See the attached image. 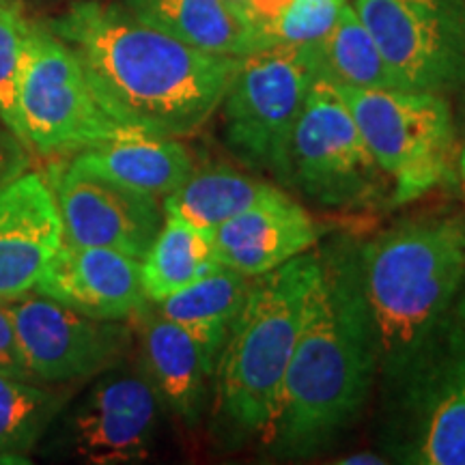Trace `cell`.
<instances>
[{
	"label": "cell",
	"instance_id": "4",
	"mask_svg": "<svg viewBox=\"0 0 465 465\" xmlns=\"http://www.w3.org/2000/svg\"><path fill=\"white\" fill-rule=\"evenodd\" d=\"M317 252L257 276L216 362V422L229 446L267 441L274 429L284 373L298 339Z\"/></svg>",
	"mask_w": 465,
	"mask_h": 465
},
{
	"label": "cell",
	"instance_id": "1",
	"mask_svg": "<svg viewBox=\"0 0 465 465\" xmlns=\"http://www.w3.org/2000/svg\"><path fill=\"white\" fill-rule=\"evenodd\" d=\"M74 52L100 106L127 130L192 136L218 113L235 56L209 54L134 17L75 0L45 25Z\"/></svg>",
	"mask_w": 465,
	"mask_h": 465
},
{
	"label": "cell",
	"instance_id": "8",
	"mask_svg": "<svg viewBox=\"0 0 465 465\" xmlns=\"http://www.w3.org/2000/svg\"><path fill=\"white\" fill-rule=\"evenodd\" d=\"M20 113L28 149L44 155L93 149L127 130L95 100L74 52L48 26L33 22L22 61Z\"/></svg>",
	"mask_w": 465,
	"mask_h": 465
},
{
	"label": "cell",
	"instance_id": "3",
	"mask_svg": "<svg viewBox=\"0 0 465 465\" xmlns=\"http://www.w3.org/2000/svg\"><path fill=\"white\" fill-rule=\"evenodd\" d=\"M380 373L401 391L449 323L465 282V223L410 218L360 246Z\"/></svg>",
	"mask_w": 465,
	"mask_h": 465
},
{
	"label": "cell",
	"instance_id": "31",
	"mask_svg": "<svg viewBox=\"0 0 465 465\" xmlns=\"http://www.w3.org/2000/svg\"><path fill=\"white\" fill-rule=\"evenodd\" d=\"M336 463H341V465H381V463H386V457L375 455V452H353V455H347L345 459H339Z\"/></svg>",
	"mask_w": 465,
	"mask_h": 465
},
{
	"label": "cell",
	"instance_id": "30",
	"mask_svg": "<svg viewBox=\"0 0 465 465\" xmlns=\"http://www.w3.org/2000/svg\"><path fill=\"white\" fill-rule=\"evenodd\" d=\"M226 7L231 9V14L237 17V20L242 22L243 26L248 28L250 33L254 35L252 31V22H250V7H248V0H224ZM254 42H257V37H254Z\"/></svg>",
	"mask_w": 465,
	"mask_h": 465
},
{
	"label": "cell",
	"instance_id": "10",
	"mask_svg": "<svg viewBox=\"0 0 465 465\" xmlns=\"http://www.w3.org/2000/svg\"><path fill=\"white\" fill-rule=\"evenodd\" d=\"M7 308L28 369L42 383L91 380L121 364L130 349L127 325L83 315L44 295L11 300Z\"/></svg>",
	"mask_w": 465,
	"mask_h": 465
},
{
	"label": "cell",
	"instance_id": "14",
	"mask_svg": "<svg viewBox=\"0 0 465 465\" xmlns=\"http://www.w3.org/2000/svg\"><path fill=\"white\" fill-rule=\"evenodd\" d=\"M63 246V218L52 185L22 173L0 188V300L25 298Z\"/></svg>",
	"mask_w": 465,
	"mask_h": 465
},
{
	"label": "cell",
	"instance_id": "29",
	"mask_svg": "<svg viewBox=\"0 0 465 465\" xmlns=\"http://www.w3.org/2000/svg\"><path fill=\"white\" fill-rule=\"evenodd\" d=\"M293 0H248L250 22H252L254 37H257V50L265 48V33L272 22L282 14Z\"/></svg>",
	"mask_w": 465,
	"mask_h": 465
},
{
	"label": "cell",
	"instance_id": "19",
	"mask_svg": "<svg viewBox=\"0 0 465 465\" xmlns=\"http://www.w3.org/2000/svg\"><path fill=\"white\" fill-rule=\"evenodd\" d=\"M124 7L144 25L209 54L240 58L257 50L254 35L224 0H124Z\"/></svg>",
	"mask_w": 465,
	"mask_h": 465
},
{
	"label": "cell",
	"instance_id": "17",
	"mask_svg": "<svg viewBox=\"0 0 465 465\" xmlns=\"http://www.w3.org/2000/svg\"><path fill=\"white\" fill-rule=\"evenodd\" d=\"M134 317L141 319L144 375L162 405L188 427H196L205 411L209 380L216 364L182 325L160 315L151 302Z\"/></svg>",
	"mask_w": 465,
	"mask_h": 465
},
{
	"label": "cell",
	"instance_id": "28",
	"mask_svg": "<svg viewBox=\"0 0 465 465\" xmlns=\"http://www.w3.org/2000/svg\"><path fill=\"white\" fill-rule=\"evenodd\" d=\"M28 147L7 125H0V188L14 182L28 168Z\"/></svg>",
	"mask_w": 465,
	"mask_h": 465
},
{
	"label": "cell",
	"instance_id": "26",
	"mask_svg": "<svg viewBox=\"0 0 465 465\" xmlns=\"http://www.w3.org/2000/svg\"><path fill=\"white\" fill-rule=\"evenodd\" d=\"M345 0H293L265 33V48L274 44H317L322 42Z\"/></svg>",
	"mask_w": 465,
	"mask_h": 465
},
{
	"label": "cell",
	"instance_id": "7",
	"mask_svg": "<svg viewBox=\"0 0 465 465\" xmlns=\"http://www.w3.org/2000/svg\"><path fill=\"white\" fill-rule=\"evenodd\" d=\"M291 185L330 209L392 203L391 179L375 164L347 104L325 78L312 83L295 124Z\"/></svg>",
	"mask_w": 465,
	"mask_h": 465
},
{
	"label": "cell",
	"instance_id": "9",
	"mask_svg": "<svg viewBox=\"0 0 465 465\" xmlns=\"http://www.w3.org/2000/svg\"><path fill=\"white\" fill-rule=\"evenodd\" d=\"M399 89L465 93V0H353Z\"/></svg>",
	"mask_w": 465,
	"mask_h": 465
},
{
	"label": "cell",
	"instance_id": "16",
	"mask_svg": "<svg viewBox=\"0 0 465 465\" xmlns=\"http://www.w3.org/2000/svg\"><path fill=\"white\" fill-rule=\"evenodd\" d=\"M319 237L322 229L311 213L282 192L220 224L212 243L220 265L257 278L300 257Z\"/></svg>",
	"mask_w": 465,
	"mask_h": 465
},
{
	"label": "cell",
	"instance_id": "18",
	"mask_svg": "<svg viewBox=\"0 0 465 465\" xmlns=\"http://www.w3.org/2000/svg\"><path fill=\"white\" fill-rule=\"evenodd\" d=\"M74 162L155 199L177 190L194 171V162L177 138L141 130H125L113 141L80 151Z\"/></svg>",
	"mask_w": 465,
	"mask_h": 465
},
{
	"label": "cell",
	"instance_id": "12",
	"mask_svg": "<svg viewBox=\"0 0 465 465\" xmlns=\"http://www.w3.org/2000/svg\"><path fill=\"white\" fill-rule=\"evenodd\" d=\"M54 196L63 218V242L124 252L143 261L164 223L158 199L78 166L54 173Z\"/></svg>",
	"mask_w": 465,
	"mask_h": 465
},
{
	"label": "cell",
	"instance_id": "25",
	"mask_svg": "<svg viewBox=\"0 0 465 465\" xmlns=\"http://www.w3.org/2000/svg\"><path fill=\"white\" fill-rule=\"evenodd\" d=\"M28 28H31V22L22 17L15 3L0 0V121L25 144V127H22L20 113V80Z\"/></svg>",
	"mask_w": 465,
	"mask_h": 465
},
{
	"label": "cell",
	"instance_id": "22",
	"mask_svg": "<svg viewBox=\"0 0 465 465\" xmlns=\"http://www.w3.org/2000/svg\"><path fill=\"white\" fill-rule=\"evenodd\" d=\"M319 78L336 86L356 89H399L380 45L353 3H342L334 26L322 42L312 44Z\"/></svg>",
	"mask_w": 465,
	"mask_h": 465
},
{
	"label": "cell",
	"instance_id": "15",
	"mask_svg": "<svg viewBox=\"0 0 465 465\" xmlns=\"http://www.w3.org/2000/svg\"><path fill=\"white\" fill-rule=\"evenodd\" d=\"M35 291L83 315L108 322L130 319L149 302L143 289L141 261L110 248L72 246L65 242Z\"/></svg>",
	"mask_w": 465,
	"mask_h": 465
},
{
	"label": "cell",
	"instance_id": "24",
	"mask_svg": "<svg viewBox=\"0 0 465 465\" xmlns=\"http://www.w3.org/2000/svg\"><path fill=\"white\" fill-rule=\"evenodd\" d=\"M65 397L42 381L0 375V455H28L61 416Z\"/></svg>",
	"mask_w": 465,
	"mask_h": 465
},
{
	"label": "cell",
	"instance_id": "23",
	"mask_svg": "<svg viewBox=\"0 0 465 465\" xmlns=\"http://www.w3.org/2000/svg\"><path fill=\"white\" fill-rule=\"evenodd\" d=\"M216 267L220 263L209 232L179 218L164 216L160 232L141 261L144 295L149 302H160Z\"/></svg>",
	"mask_w": 465,
	"mask_h": 465
},
{
	"label": "cell",
	"instance_id": "33",
	"mask_svg": "<svg viewBox=\"0 0 465 465\" xmlns=\"http://www.w3.org/2000/svg\"><path fill=\"white\" fill-rule=\"evenodd\" d=\"M3 3H14V0H3Z\"/></svg>",
	"mask_w": 465,
	"mask_h": 465
},
{
	"label": "cell",
	"instance_id": "34",
	"mask_svg": "<svg viewBox=\"0 0 465 465\" xmlns=\"http://www.w3.org/2000/svg\"><path fill=\"white\" fill-rule=\"evenodd\" d=\"M463 196H465V182H463Z\"/></svg>",
	"mask_w": 465,
	"mask_h": 465
},
{
	"label": "cell",
	"instance_id": "13",
	"mask_svg": "<svg viewBox=\"0 0 465 465\" xmlns=\"http://www.w3.org/2000/svg\"><path fill=\"white\" fill-rule=\"evenodd\" d=\"M399 394L410 414L403 461L465 465V322L441 330Z\"/></svg>",
	"mask_w": 465,
	"mask_h": 465
},
{
	"label": "cell",
	"instance_id": "27",
	"mask_svg": "<svg viewBox=\"0 0 465 465\" xmlns=\"http://www.w3.org/2000/svg\"><path fill=\"white\" fill-rule=\"evenodd\" d=\"M0 375L37 381L33 371L28 369L20 341H17L14 319H11L9 308L3 304V300H0Z\"/></svg>",
	"mask_w": 465,
	"mask_h": 465
},
{
	"label": "cell",
	"instance_id": "2",
	"mask_svg": "<svg viewBox=\"0 0 465 465\" xmlns=\"http://www.w3.org/2000/svg\"><path fill=\"white\" fill-rule=\"evenodd\" d=\"M317 254L281 407L265 441L281 461L315 457L332 446L362 414L380 373L360 246L339 240Z\"/></svg>",
	"mask_w": 465,
	"mask_h": 465
},
{
	"label": "cell",
	"instance_id": "5",
	"mask_svg": "<svg viewBox=\"0 0 465 465\" xmlns=\"http://www.w3.org/2000/svg\"><path fill=\"white\" fill-rule=\"evenodd\" d=\"M317 78L312 44H274L237 58L218 108L231 153L291 185V141Z\"/></svg>",
	"mask_w": 465,
	"mask_h": 465
},
{
	"label": "cell",
	"instance_id": "11",
	"mask_svg": "<svg viewBox=\"0 0 465 465\" xmlns=\"http://www.w3.org/2000/svg\"><path fill=\"white\" fill-rule=\"evenodd\" d=\"M162 401L149 377L104 371L100 381L74 407L54 435L63 452L95 465L141 463L151 455Z\"/></svg>",
	"mask_w": 465,
	"mask_h": 465
},
{
	"label": "cell",
	"instance_id": "20",
	"mask_svg": "<svg viewBox=\"0 0 465 465\" xmlns=\"http://www.w3.org/2000/svg\"><path fill=\"white\" fill-rule=\"evenodd\" d=\"M252 281L254 278L220 265L177 293L151 304L160 315L182 325L216 364L231 325L248 298Z\"/></svg>",
	"mask_w": 465,
	"mask_h": 465
},
{
	"label": "cell",
	"instance_id": "32",
	"mask_svg": "<svg viewBox=\"0 0 465 465\" xmlns=\"http://www.w3.org/2000/svg\"><path fill=\"white\" fill-rule=\"evenodd\" d=\"M457 166H459V177H461V182H465V144L457 155Z\"/></svg>",
	"mask_w": 465,
	"mask_h": 465
},
{
	"label": "cell",
	"instance_id": "21",
	"mask_svg": "<svg viewBox=\"0 0 465 465\" xmlns=\"http://www.w3.org/2000/svg\"><path fill=\"white\" fill-rule=\"evenodd\" d=\"M282 194L276 185L243 174L235 168L216 166L192 171L177 190L164 196V216L183 220L212 235L220 224L259 203Z\"/></svg>",
	"mask_w": 465,
	"mask_h": 465
},
{
	"label": "cell",
	"instance_id": "6",
	"mask_svg": "<svg viewBox=\"0 0 465 465\" xmlns=\"http://www.w3.org/2000/svg\"><path fill=\"white\" fill-rule=\"evenodd\" d=\"M336 91L375 164L391 179L392 205L420 199L452 177L455 121L444 95L356 86H336Z\"/></svg>",
	"mask_w": 465,
	"mask_h": 465
}]
</instances>
